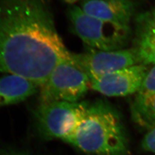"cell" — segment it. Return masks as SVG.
<instances>
[{
    "label": "cell",
    "instance_id": "9c48e42d",
    "mask_svg": "<svg viewBox=\"0 0 155 155\" xmlns=\"http://www.w3.org/2000/svg\"><path fill=\"white\" fill-rule=\"evenodd\" d=\"M134 47L140 64L155 65V8L136 17Z\"/></svg>",
    "mask_w": 155,
    "mask_h": 155
},
{
    "label": "cell",
    "instance_id": "30bf717a",
    "mask_svg": "<svg viewBox=\"0 0 155 155\" xmlns=\"http://www.w3.org/2000/svg\"><path fill=\"white\" fill-rule=\"evenodd\" d=\"M39 86L24 78L9 74L0 77V107L16 104L36 93Z\"/></svg>",
    "mask_w": 155,
    "mask_h": 155
},
{
    "label": "cell",
    "instance_id": "8992f818",
    "mask_svg": "<svg viewBox=\"0 0 155 155\" xmlns=\"http://www.w3.org/2000/svg\"><path fill=\"white\" fill-rule=\"evenodd\" d=\"M71 58L90 79L140 64L133 48L114 51L91 49L85 53L72 54Z\"/></svg>",
    "mask_w": 155,
    "mask_h": 155
},
{
    "label": "cell",
    "instance_id": "9a60e30c",
    "mask_svg": "<svg viewBox=\"0 0 155 155\" xmlns=\"http://www.w3.org/2000/svg\"><path fill=\"white\" fill-rule=\"evenodd\" d=\"M64 2H66L67 4H74V3L77 2L79 1H81V0H63Z\"/></svg>",
    "mask_w": 155,
    "mask_h": 155
},
{
    "label": "cell",
    "instance_id": "6da1fadb",
    "mask_svg": "<svg viewBox=\"0 0 155 155\" xmlns=\"http://www.w3.org/2000/svg\"><path fill=\"white\" fill-rule=\"evenodd\" d=\"M71 55L58 32L48 0H0V72L40 87Z\"/></svg>",
    "mask_w": 155,
    "mask_h": 155
},
{
    "label": "cell",
    "instance_id": "8fae6325",
    "mask_svg": "<svg viewBox=\"0 0 155 155\" xmlns=\"http://www.w3.org/2000/svg\"><path fill=\"white\" fill-rule=\"evenodd\" d=\"M130 109L134 122L140 127L148 130L155 127V94L136 93Z\"/></svg>",
    "mask_w": 155,
    "mask_h": 155
},
{
    "label": "cell",
    "instance_id": "2e32d148",
    "mask_svg": "<svg viewBox=\"0 0 155 155\" xmlns=\"http://www.w3.org/2000/svg\"><path fill=\"white\" fill-rule=\"evenodd\" d=\"M130 1H132V0H130Z\"/></svg>",
    "mask_w": 155,
    "mask_h": 155
},
{
    "label": "cell",
    "instance_id": "5b68a950",
    "mask_svg": "<svg viewBox=\"0 0 155 155\" xmlns=\"http://www.w3.org/2000/svg\"><path fill=\"white\" fill-rule=\"evenodd\" d=\"M87 103L53 102L39 104L35 110L39 134L47 140H64L79 122Z\"/></svg>",
    "mask_w": 155,
    "mask_h": 155
},
{
    "label": "cell",
    "instance_id": "7a4b0ae2",
    "mask_svg": "<svg viewBox=\"0 0 155 155\" xmlns=\"http://www.w3.org/2000/svg\"><path fill=\"white\" fill-rule=\"evenodd\" d=\"M64 141L91 155H128L129 152L121 117L102 100L86 104L77 126Z\"/></svg>",
    "mask_w": 155,
    "mask_h": 155
},
{
    "label": "cell",
    "instance_id": "7c38bea8",
    "mask_svg": "<svg viewBox=\"0 0 155 155\" xmlns=\"http://www.w3.org/2000/svg\"><path fill=\"white\" fill-rule=\"evenodd\" d=\"M137 93L143 95L155 94V65L148 70Z\"/></svg>",
    "mask_w": 155,
    "mask_h": 155
},
{
    "label": "cell",
    "instance_id": "ba28073f",
    "mask_svg": "<svg viewBox=\"0 0 155 155\" xmlns=\"http://www.w3.org/2000/svg\"><path fill=\"white\" fill-rule=\"evenodd\" d=\"M79 6L85 13L107 22L130 27L134 11L130 0H81Z\"/></svg>",
    "mask_w": 155,
    "mask_h": 155
},
{
    "label": "cell",
    "instance_id": "5bb4252c",
    "mask_svg": "<svg viewBox=\"0 0 155 155\" xmlns=\"http://www.w3.org/2000/svg\"><path fill=\"white\" fill-rule=\"evenodd\" d=\"M0 155H31L28 153L16 150H0Z\"/></svg>",
    "mask_w": 155,
    "mask_h": 155
},
{
    "label": "cell",
    "instance_id": "4fadbf2b",
    "mask_svg": "<svg viewBox=\"0 0 155 155\" xmlns=\"http://www.w3.org/2000/svg\"><path fill=\"white\" fill-rule=\"evenodd\" d=\"M141 147L146 151L155 153V127L150 130L145 135L141 142Z\"/></svg>",
    "mask_w": 155,
    "mask_h": 155
},
{
    "label": "cell",
    "instance_id": "277c9868",
    "mask_svg": "<svg viewBox=\"0 0 155 155\" xmlns=\"http://www.w3.org/2000/svg\"><path fill=\"white\" fill-rule=\"evenodd\" d=\"M90 87L89 76L71 59L61 61L40 88L39 104L79 102Z\"/></svg>",
    "mask_w": 155,
    "mask_h": 155
},
{
    "label": "cell",
    "instance_id": "3957f363",
    "mask_svg": "<svg viewBox=\"0 0 155 155\" xmlns=\"http://www.w3.org/2000/svg\"><path fill=\"white\" fill-rule=\"evenodd\" d=\"M68 16L75 33L91 49L121 50L129 41L131 36L130 27L121 26L91 16L77 5L70 8Z\"/></svg>",
    "mask_w": 155,
    "mask_h": 155
},
{
    "label": "cell",
    "instance_id": "52a82bcc",
    "mask_svg": "<svg viewBox=\"0 0 155 155\" xmlns=\"http://www.w3.org/2000/svg\"><path fill=\"white\" fill-rule=\"evenodd\" d=\"M139 64L90 79V87L108 97H124L137 93L148 71Z\"/></svg>",
    "mask_w": 155,
    "mask_h": 155
}]
</instances>
